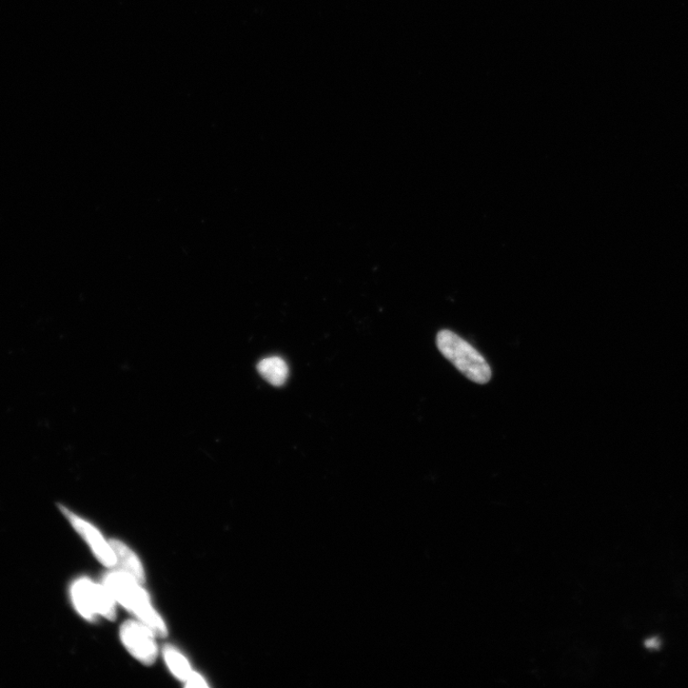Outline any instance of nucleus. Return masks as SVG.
I'll list each match as a JSON object with an SVG mask.
<instances>
[{"label": "nucleus", "instance_id": "f257e3e1", "mask_svg": "<svg viewBox=\"0 0 688 688\" xmlns=\"http://www.w3.org/2000/svg\"><path fill=\"white\" fill-rule=\"evenodd\" d=\"M103 582L114 600L120 602L137 618H139L141 622L147 625L153 634L162 638L167 636L165 622L154 611L148 594L139 582L122 571L107 574Z\"/></svg>", "mask_w": 688, "mask_h": 688}, {"label": "nucleus", "instance_id": "f03ea898", "mask_svg": "<svg viewBox=\"0 0 688 688\" xmlns=\"http://www.w3.org/2000/svg\"><path fill=\"white\" fill-rule=\"evenodd\" d=\"M436 342L442 355L467 379L479 385L490 381L493 373L485 358L456 333L442 330L438 333Z\"/></svg>", "mask_w": 688, "mask_h": 688}, {"label": "nucleus", "instance_id": "7ed1b4c3", "mask_svg": "<svg viewBox=\"0 0 688 688\" xmlns=\"http://www.w3.org/2000/svg\"><path fill=\"white\" fill-rule=\"evenodd\" d=\"M70 593L76 611L84 619L93 621L97 615L110 621L116 618L114 598L105 586L82 578L72 584Z\"/></svg>", "mask_w": 688, "mask_h": 688}, {"label": "nucleus", "instance_id": "20e7f679", "mask_svg": "<svg viewBox=\"0 0 688 688\" xmlns=\"http://www.w3.org/2000/svg\"><path fill=\"white\" fill-rule=\"evenodd\" d=\"M121 639L129 653L144 664H151L157 657L153 632L143 622L126 621L121 627Z\"/></svg>", "mask_w": 688, "mask_h": 688}, {"label": "nucleus", "instance_id": "39448f33", "mask_svg": "<svg viewBox=\"0 0 688 688\" xmlns=\"http://www.w3.org/2000/svg\"><path fill=\"white\" fill-rule=\"evenodd\" d=\"M60 508L77 532L90 546L96 558L107 567L116 566L117 559L113 549L110 544L105 540L99 530L80 517L76 516L65 506H60Z\"/></svg>", "mask_w": 688, "mask_h": 688}, {"label": "nucleus", "instance_id": "423d86ee", "mask_svg": "<svg viewBox=\"0 0 688 688\" xmlns=\"http://www.w3.org/2000/svg\"><path fill=\"white\" fill-rule=\"evenodd\" d=\"M113 552L117 559V565L137 582L143 584L145 582V572L143 566L132 550L123 542L116 539L109 541Z\"/></svg>", "mask_w": 688, "mask_h": 688}, {"label": "nucleus", "instance_id": "0eeeda50", "mask_svg": "<svg viewBox=\"0 0 688 688\" xmlns=\"http://www.w3.org/2000/svg\"><path fill=\"white\" fill-rule=\"evenodd\" d=\"M257 369L260 375L273 386L283 385L289 376V367L281 357L273 356L262 360Z\"/></svg>", "mask_w": 688, "mask_h": 688}, {"label": "nucleus", "instance_id": "6e6552de", "mask_svg": "<svg viewBox=\"0 0 688 688\" xmlns=\"http://www.w3.org/2000/svg\"><path fill=\"white\" fill-rule=\"evenodd\" d=\"M164 657L173 675L181 681H187L192 672L185 657L170 645L164 647Z\"/></svg>", "mask_w": 688, "mask_h": 688}, {"label": "nucleus", "instance_id": "1a4fd4ad", "mask_svg": "<svg viewBox=\"0 0 688 688\" xmlns=\"http://www.w3.org/2000/svg\"><path fill=\"white\" fill-rule=\"evenodd\" d=\"M187 686L189 687H207L205 680L198 673H191L187 680Z\"/></svg>", "mask_w": 688, "mask_h": 688}]
</instances>
